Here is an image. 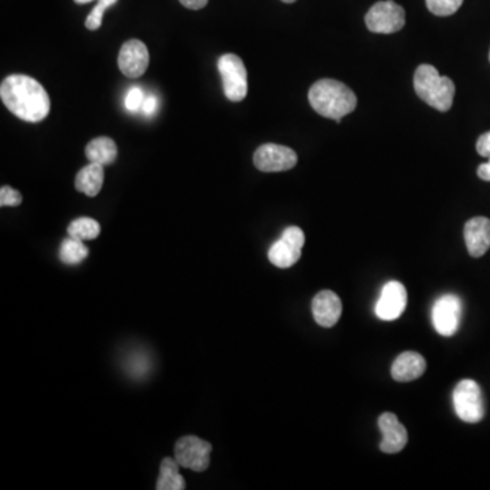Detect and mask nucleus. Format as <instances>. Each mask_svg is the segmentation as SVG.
Wrapping results in <instances>:
<instances>
[{"mask_svg": "<svg viewBox=\"0 0 490 490\" xmlns=\"http://www.w3.org/2000/svg\"><path fill=\"white\" fill-rule=\"evenodd\" d=\"M0 97L7 109L28 123L43 122L50 115L51 100L43 84L28 76H7L0 84Z\"/></svg>", "mask_w": 490, "mask_h": 490, "instance_id": "f257e3e1", "label": "nucleus"}, {"mask_svg": "<svg viewBox=\"0 0 490 490\" xmlns=\"http://www.w3.org/2000/svg\"><path fill=\"white\" fill-rule=\"evenodd\" d=\"M310 107L320 116L341 123L342 117L351 114L357 107V97L350 87L335 79H320L315 82L308 93Z\"/></svg>", "mask_w": 490, "mask_h": 490, "instance_id": "f03ea898", "label": "nucleus"}, {"mask_svg": "<svg viewBox=\"0 0 490 490\" xmlns=\"http://www.w3.org/2000/svg\"><path fill=\"white\" fill-rule=\"evenodd\" d=\"M414 91L422 101L440 112L453 107L455 84L448 76H441L436 67L421 64L414 74Z\"/></svg>", "mask_w": 490, "mask_h": 490, "instance_id": "7ed1b4c3", "label": "nucleus"}, {"mask_svg": "<svg viewBox=\"0 0 490 490\" xmlns=\"http://www.w3.org/2000/svg\"><path fill=\"white\" fill-rule=\"evenodd\" d=\"M453 404L456 415L467 424H477L484 418V395L478 383L471 379H464L456 384L453 392Z\"/></svg>", "mask_w": 490, "mask_h": 490, "instance_id": "20e7f679", "label": "nucleus"}, {"mask_svg": "<svg viewBox=\"0 0 490 490\" xmlns=\"http://www.w3.org/2000/svg\"><path fill=\"white\" fill-rule=\"evenodd\" d=\"M224 93L229 101H243L248 94V74L243 60L235 53H227L218 60Z\"/></svg>", "mask_w": 490, "mask_h": 490, "instance_id": "39448f33", "label": "nucleus"}, {"mask_svg": "<svg viewBox=\"0 0 490 490\" xmlns=\"http://www.w3.org/2000/svg\"><path fill=\"white\" fill-rule=\"evenodd\" d=\"M213 446L197 436H184L174 446V459L184 469L202 473L210 466Z\"/></svg>", "mask_w": 490, "mask_h": 490, "instance_id": "423d86ee", "label": "nucleus"}, {"mask_svg": "<svg viewBox=\"0 0 490 490\" xmlns=\"http://www.w3.org/2000/svg\"><path fill=\"white\" fill-rule=\"evenodd\" d=\"M406 14L404 7L392 0L377 2L365 15V24L371 32L381 35H391L399 32L405 27Z\"/></svg>", "mask_w": 490, "mask_h": 490, "instance_id": "0eeeda50", "label": "nucleus"}, {"mask_svg": "<svg viewBox=\"0 0 490 490\" xmlns=\"http://www.w3.org/2000/svg\"><path fill=\"white\" fill-rule=\"evenodd\" d=\"M305 235L299 227H289L269 250V261L279 269H289L301 258Z\"/></svg>", "mask_w": 490, "mask_h": 490, "instance_id": "6e6552de", "label": "nucleus"}, {"mask_svg": "<svg viewBox=\"0 0 490 490\" xmlns=\"http://www.w3.org/2000/svg\"><path fill=\"white\" fill-rule=\"evenodd\" d=\"M461 299L455 294H444L433 304L432 323L435 330L443 337H453L462 320Z\"/></svg>", "mask_w": 490, "mask_h": 490, "instance_id": "1a4fd4ad", "label": "nucleus"}, {"mask_svg": "<svg viewBox=\"0 0 490 490\" xmlns=\"http://www.w3.org/2000/svg\"><path fill=\"white\" fill-rule=\"evenodd\" d=\"M253 164L259 171L266 173L289 171L296 166L297 154L293 149L286 146L266 143L253 154Z\"/></svg>", "mask_w": 490, "mask_h": 490, "instance_id": "9d476101", "label": "nucleus"}, {"mask_svg": "<svg viewBox=\"0 0 490 490\" xmlns=\"http://www.w3.org/2000/svg\"><path fill=\"white\" fill-rule=\"evenodd\" d=\"M407 305L406 287L398 281H390L384 285L381 297L377 300L376 317L384 322H392L404 315Z\"/></svg>", "mask_w": 490, "mask_h": 490, "instance_id": "9b49d317", "label": "nucleus"}, {"mask_svg": "<svg viewBox=\"0 0 490 490\" xmlns=\"http://www.w3.org/2000/svg\"><path fill=\"white\" fill-rule=\"evenodd\" d=\"M150 63V55H149L148 47L141 40H128L123 44L122 50L119 52L120 71L128 78H140L148 70Z\"/></svg>", "mask_w": 490, "mask_h": 490, "instance_id": "f8f14e48", "label": "nucleus"}, {"mask_svg": "<svg viewBox=\"0 0 490 490\" xmlns=\"http://www.w3.org/2000/svg\"><path fill=\"white\" fill-rule=\"evenodd\" d=\"M383 438H382L381 450L384 454H398L406 447L409 435L406 428L398 420L392 413H383L377 421Z\"/></svg>", "mask_w": 490, "mask_h": 490, "instance_id": "ddd939ff", "label": "nucleus"}, {"mask_svg": "<svg viewBox=\"0 0 490 490\" xmlns=\"http://www.w3.org/2000/svg\"><path fill=\"white\" fill-rule=\"evenodd\" d=\"M464 241L470 256L481 258L490 250V220L474 217L464 225Z\"/></svg>", "mask_w": 490, "mask_h": 490, "instance_id": "4468645a", "label": "nucleus"}, {"mask_svg": "<svg viewBox=\"0 0 490 490\" xmlns=\"http://www.w3.org/2000/svg\"><path fill=\"white\" fill-rule=\"evenodd\" d=\"M312 314L317 325L325 328L333 327L342 315V301L333 292H319L312 300Z\"/></svg>", "mask_w": 490, "mask_h": 490, "instance_id": "2eb2a0df", "label": "nucleus"}, {"mask_svg": "<svg viewBox=\"0 0 490 490\" xmlns=\"http://www.w3.org/2000/svg\"><path fill=\"white\" fill-rule=\"evenodd\" d=\"M427 369V361L415 351H405L395 358L391 366V376L399 383L417 381L418 377L424 374Z\"/></svg>", "mask_w": 490, "mask_h": 490, "instance_id": "dca6fc26", "label": "nucleus"}, {"mask_svg": "<svg viewBox=\"0 0 490 490\" xmlns=\"http://www.w3.org/2000/svg\"><path fill=\"white\" fill-rule=\"evenodd\" d=\"M104 166L91 163L82 168L76 177V191L84 192L87 197H94L100 194L104 186Z\"/></svg>", "mask_w": 490, "mask_h": 490, "instance_id": "f3484780", "label": "nucleus"}, {"mask_svg": "<svg viewBox=\"0 0 490 490\" xmlns=\"http://www.w3.org/2000/svg\"><path fill=\"white\" fill-rule=\"evenodd\" d=\"M87 160L100 165H110L117 158V146L114 140L108 137H100L87 143L84 149Z\"/></svg>", "mask_w": 490, "mask_h": 490, "instance_id": "a211bd4d", "label": "nucleus"}, {"mask_svg": "<svg viewBox=\"0 0 490 490\" xmlns=\"http://www.w3.org/2000/svg\"><path fill=\"white\" fill-rule=\"evenodd\" d=\"M181 464L177 463L174 458H165L161 462L160 476H158L157 490H184L186 481L179 470Z\"/></svg>", "mask_w": 490, "mask_h": 490, "instance_id": "6ab92c4d", "label": "nucleus"}, {"mask_svg": "<svg viewBox=\"0 0 490 490\" xmlns=\"http://www.w3.org/2000/svg\"><path fill=\"white\" fill-rule=\"evenodd\" d=\"M87 256H89V248L84 245V241L76 240L70 236L63 240L59 248V259L67 266H76V264L82 263Z\"/></svg>", "mask_w": 490, "mask_h": 490, "instance_id": "aec40b11", "label": "nucleus"}, {"mask_svg": "<svg viewBox=\"0 0 490 490\" xmlns=\"http://www.w3.org/2000/svg\"><path fill=\"white\" fill-rule=\"evenodd\" d=\"M68 236L76 240L89 241L99 237L101 233V227L93 218L82 217L73 221L67 228Z\"/></svg>", "mask_w": 490, "mask_h": 490, "instance_id": "412c9836", "label": "nucleus"}, {"mask_svg": "<svg viewBox=\"0 0 490 490\" xmlns=\"http://www.w3.org/2000/svg\"><path fill=\"white\" fill-rule=\"evenodd\" d=\"M463 0H427L428 10L438 17H448L461 9Z\"/></svg>", "mask_w": 490, "mask_h": 490, "instance_id": "4be33fe9", "label": "nucleus"}, {"mask_svg": "<svg viewBox=\"0 0 490 490\" xmlns=\"http://www.w3.org/2000/svg\"><path fill=\"white\" fill-rule=\"evenodd\" d=\"M116 4L117 0H97L96 7L92 10L91 14L87 15L86 22H84L87 29H100V28H101L102 18H104L105 12H107L109 7H112Z\"/></svg>", "mask_w": 490, "mask_h": 490, "instance_id": "5701e85b", "label": "nucleus"}, {"mask_svg": "<svg viewBox=\"0 0 490 490\" xmlns=\"http://www.w3.org/2000/svg\"><path fill=\"white\" fill-rule=\"evenodd\" d=\"M145 94L140 87H131L125 100V107L131 114H135L138 110L142 109L143 101H145Z\"/></svg>", "mask_w": 490, "mask_h": 490, "instance_id": "b1692460", "label": "nucleus"}, {"mask_svg": "<svg viewBox=\"0 0 490 490\" xmlns=\"http://www.w3.org/2000/svg\"><path fill=\"white\" fill-rule=\"evenodd\" d=\"M22 204V195L12 187L4 186L0 189V206H20Z\"/></svg>", "mask_w": 490, "mask_h": 490, "instance_id": "393cba45", "label": "nucleus"}, {"mask_svg": "<svg viewBox=\"0 0 490 490\" xmlns=\"http://www.w3.org/2000/svg\"><path fill=\"white\" fill-rule=\"evenodd\" d=\"M477 151H478L481 157H490V131L481 135L477 141Z\"/></svg>", "mask_w": 490, "mask_h": 490, "instance_id": "a878e982", "label": "nucleus"}, {"mask_svg": "<svg viewBox=\"0 0 490 490\" xmlns=\"http://www.w3.org/2000/svg\"><path fill=\"white\" fill-rule=\"evenodd\" d=\"M158 109V99L157 97L154 96V94H148V96L145 97V101H143L142 105V112L145 115H148V116H151V115L156 114Z\"/></svg>", "mask_w": 490, "mask_h": 490, "instance_id": "bb28decb", "label": "nucleus"}, {"mask_svg": "<svg viewBox=\"0 0 490 490\" xmlns=\"http://www.w3.org/2000/svg\"><path fill=\"white\" fill-rule=\"evenodd\" d=\"M179 2L189 10L204 9L209 4V0H179Z\"/></svg>", "mask_w": 490, "mask_h": 490, "instance_id": "cd10ccee", "label": "nucleus"}, {"mask_svg": "<svg viewBox=\"0 0 490 490\" xmlns=\"http://www.w3.org/2000/svg\"><path fill=\"white\" fill-rule=\"evenodd\" d=\"M477 173H478V177L481 181H490V157L487 163L481 164V165L478 166Z\"/></svg>", "mask_w": 490, "mask_h": 490, "instance_id": "c85d7f7f", "label": "nucleus"}, {"mask_svg": "<svg viewBox=\"0 0 490 490\" xmlns=\"http://www.w3.org/2000/svg\"><path fill=\"white\" fill-rule=\"evenodd\" d=\"M76 4H91V2H93V0H74Z\"/></svg>", "mask_w": 490, "mask_h": 490, "instance_id": "c756f323", "label": "nucleus"}, {"mask_svg": "<svg viewBox=\"0 0 490 490\" xmlns=\"http://www.w3.org/2000/svg\"><path fill=\"white\" fill-rule=\"evenodd\" d=\"M282 2H284V4H294V2H297V0H282Z\"/></svg>", "mask_w": 490, "mask_h": 490, "instance_id": "7c9ffc66", "label": "nucleus"}, {"mask_svg": "<svg viewBox=\"0 0 490 490\" xmlns=\"http://www.w3.org/2000/svg\"><path fill=\"white\" fill-rule=\"evenodd\" d=\"M489 60H490V52H489Z\"/></svg>", "mask_w": 490, "mask_h": 490, "instance_id": "2f4dec72", "label": "nucleus"}]
</instances>
